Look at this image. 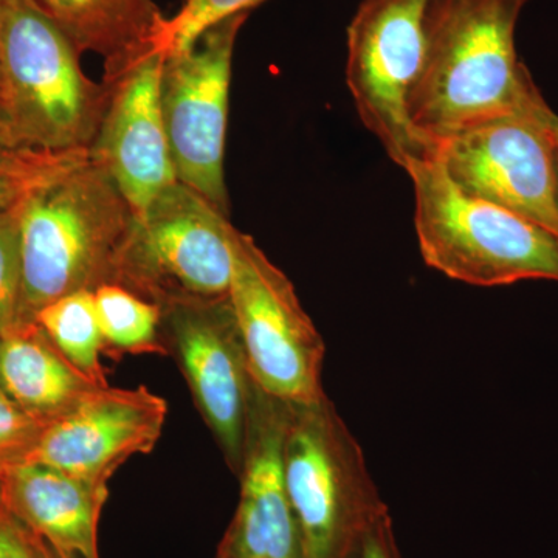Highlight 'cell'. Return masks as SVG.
<instances>
[{"label": "cell", "mask_w": 558, "mask_h": 558, "mask_svg": "<svg viewBox=\"0 0 558 558\" xmlns=\"http://www.w3.org/2000/svg\"><path fill=\"white\" fill-rule=\"evenodd\" d=\"M20 231L22 289L16 325L51 301L109 284L135 211L89 150L28 153L10 205Z\"/></svg>", "instance_id": "obj_1"}, {"label": "cell", "mask_w": 558, "mask_h": 558, "mask_svg": "<svg viewBox=\"0 0 558 558\" xmlns=\"http://www.w3.org/2000/svg\"><path fill=\"white\" fill-rule=\"evenodd\" d=\"M529 0H447L424 75L410 102L418 137L442 140L526 108L539 90L515 47Z\"/></svg>", "instance_id": "obj_2"}, {"label": "cell", "mask_w": 558, "mask_h": 558, "mask_svg": "<svg viewBox=\"0 0 558 558\" xmlns=\"http://www.w3.org/2000/svg\"><path fill=\"white\" fill-rule=\"evenodd\" d=\"M80 58L38 0L0 7V102L21 150H90L109 89L84 73Z\"/></svg>", "instance_id": "obj_3"}, {"label": "cell", "mask_w": 558, "mask_h": 558, "mask_svg": "<svg viewBox=\"0 0 558 558\" xmlns=\"http://www.w3.org/2000/svg\"><path fill=\"white\" fill-rule=\"evenodd\" d=\"M414 227L432 269L478 288L527 279L558 282V236L454 186L435 157L411 163Z\"/></svg>", "instance_id": "obj_4"}, {"label": "cell", "mask_w": 558, "mask_h": 558, "mask_svg": "<svg viewBox=\"0 0 558 558\" xmlns=\"http://www.w3.org/2000/svg\"><path fill=\"white\" fill-rule=\"evenodd\" d=\"M282 461L304 558H347L388 510L362 447L328 396L289 403Z\"/></svg>", "instance_id": "obj_5"}, {"label": "cell", "mask_w": 558, "mask_h": 558, "mask_svg": "<svg viewBox=\"0 0 558 558\" xmlns=\"http://www.w3.org/2000/svg\"><path fill=\"white\" fill-rule=\"evenodd\" d=\"M236 227L199 193L172 183L135 213L109 284L165 307L229 299Z\"/></svg>", "instance_id": "obj_6"}, {"label": "cell", "mask_w": 558, "mask_h": 558, "mask_svg": "<svg viewBox=\"0 0 558 558\" xmlns=\"http://www.w3.org/2000/svg\"><path fill=\"white\" fill-rule=\"evenodd\" d=\"M447 0H362L347 31V84L362 123L407 170L435 157L410 119Z\"/></svg>", "instance_id": "obj_7"}, {"label": "cell", "mask_w": 558, "mask_h": 558, "mask_svg": "<svg viewBox=\"0 0 558 558\" xmlns=\"http://www.w3.org/2000/svg\"><path fill=\"white\" fill-rule=\"evenodd\" d=\"M229 300L236 317L252 379L266 395L288 403L326 398V344L292 281L250 234L236 231Z\"/></svg>", "instance_id": "obj_8"}, {"label": "cell", "mask_w": 558, "mask_h": 558, "mask_svg": "<svg viewBox=\"0 0 558 558\" xmlns=\"http://www.w3.org/2000/svg\"><path fill=\"white\" fill-rule=\"evenodd\" d=\"M549 109L538 95L526 108L442 140L435 159L462 193L558 236V150L548 126Z\"/></svg>", "instance_id": "obj_9"}, {"label": "cell", "mask_w": 558, "mask_h": 558, "mask_svg": "<svg viewBox=\"0 0 558 558\" xmlns=\"http://www.w3.org/2000/svg\"><path fill=\"white\" fill-rule=\"evenodd\" d=\"M248 14L213 25L190 47L171 51L160 100L179 182L229 216L226 138L234 46Z\"/></svg>", "instance_id": "obj_10"}, {"label": "cell", "mask_w": 558, "mask_h": 558, "mask_svg": "<svg viewBox=\"0 0 558 558\" xmlns=\"http://www.w3.org/2000/svg\"><path fill=\"white\" fill-rule=\"evenodd\" d=\"M161 339L227 465L240 475L255 381L230 300L161 307Z\"/></svg>", "instance_id": "obj_11"}, {"label": "cell", "mask_w": 558, "mask_h": 558, "mask_svg": "<svg viewBox=\"0 0 558 558\" xmlns=\"http://www.w3.org/2000/svg\"><path fill=\"white\" fill-rule=\"evenodd\" d=\"M168 51L156 47L110 78L105 117L89 150L135 213L179 182L161 112L160 83Z\"/></svg>", "instance_id": "obj_12"}, {"label": "cell", "mask_w": 558, "mask_h": 558, "mask_svg": "<svg viewBox=\"0 0 558 558\" xmlns=\"http://www.w3.org/2000/svg\"><path fill=\"white\" fill-rule=\"evenodd\" d=\"M288 418L289 403L255 384L238 475L240 502L216 558H304L282 461Z\"/></svg>", "instance_id": "obj_13"}, {"label": "cell", "mask_w": 558, "mask_h": 558, "mask_svg": "<svg viewBox=\"0 0 558 558\" xmlns=\"http://www.w3.org/2000/svg\"><path fill=\"white\" fill-rule=\"evenodd\" d=\"M167 414L165 399L148 388L109 385L47 425L33 462L109 484L128 459L154 450Z\"/></svg>", "instance_id": "obj_14"}, {"label": "cell", "mask_w": 558, "mask_h": 558, "mask_svg": "<svg viewBox=\"0 0 558 558\" xmlns=\"http://www.w3.org/2000/svg\"><path fill=\"white\" fill-rule=\"evenodd\" d=\"M109 484L28 462L0 478L3 509L53 548L75 558H100L98 526Z\"/></svg>", "instance_id": "obj_15"}, {"label": "cell", "mask_w": 558, "mask_h": 558, "mask_svg": "<svg viewBox=\"0 0 558 558\" xmlns=\"http://www.w3.org/2000/svg\"><path fill=\"white\" fill-rule=\"evenodd\" d=\"M100 388L58 351L38 323L0 333V389L33 417L50 424Z\"/></svg>", "instance_id": "obj_16"}, {"label": "cell", "mask_w": 558, "mask_h": 558, "mask_svg": "<svg viewBox=\"0 0 558 558\" xmlns=\"http://www.w3.org/2000/svg\"><path fill=\"white\" fill-rule=\"evenodd\" d=\"M80 53H95L110 78L160 47L167 16L154 0H38ZM161 49V47H160Z\"/></svg>", "instance_id": "obj_17"}, {"label": "cell", "mask_w": 558, "mask_h": 558, "mask_svg": "<svg viewBox=\"0 0 558 558\" xmlns=\"http://www.w3.org/2000/svg\"><path fill=\"white\" fill-rule=\"evenodd\" d=\"M35 322L58 351L92 381L108 387L100 319L94 290H78L51 301L36 315Z\"/></svg>", "instance_id": "obj_18"}, {"label": "cell", "mask_w": 558, "mask_h": 558, "mask_svg": "<svg viewBox=\"0 0 558 558\" xmlns=\"http://www.w3.org/2000/svg\"><path fill=\"white\" fill-rule=\"evenodd\" d=\"M94 295L105 355L116 360L124 355H167L160 306L117 284H102Z\"/></svg>", "instance_id": "obj_19"}, {"label": "cell", "mask_w": 558, "mask_h": 558, "mask_svg": "<svg viewBox=\"0 0 558 558\" xmlns=\"http://www.w3.org/2000/svg\"><path fill=\"white\" fill-rule=\"evenodd\" d=\"M264 2L267 0H183L178 13L165 21L160 47L168 53L186 49L213 25L238 14H250Z\"/></svg>", "instance_id": "obj_20"}, {"label": "cell", "mask_w": 558, "mask_h": 558, "mask_svg": "<svg viewBox=\"0 0 558 558\" xmlns=\"http://www.w3.org/2000/svg\"><path fill=\"white\" fill-rule=\"evenodd\" d=\"M47 425L22 410L0 389V478L33 462Z\"/></svg>", "instance_id": "obj_21"}, {"label": "cell", "mask_w": 558, "mask_h": 558, "mask_svg": "<svg viewBox=\"0 0 558 558\" xmlns=\"http://www.w3.org/2000/svg\"><path fill=\"white\" fill-rule=\"evenodd\" d=\"M22 266L20 231L9 208L0 209V333L20 315Z\"/></svg>", "instance_id": "obj_22"}, {"label": "cell", "mask_w": 558, "mask_h": 558, "mask_svg": "<svg viewBox=\"0 0 558 558\" xmlns=\"http://www.w3.org/2000/svg\"><path fill=\"white\" fill-rule=\"evenodd\" d=\"M347 558H403L389 510L363 531Z\"/></svg>", "instance_id": "obj_23"}, {"label": "cell", "mask_w": 558, "mask_h": 558, "mask_svg": "<svg viewBox=\"0 0 558 558\" xmlns=\"http://www.w3.org/2000/svg\"><path fill=\"white\" fill-rule=\"evenodd\" d=\"M0 558H44L38 535L3 508L0 510Z\"/></svg>", "instance_id": "obj_24"}, {"label": "cell", "mask_w": 558, "mask_h": 558, "mask_svg": "<svg viewBox=\"0 0 558 558\" xmlns=\"http://www.w3.org/2000/svg\"><path fill=\"white\" fill-rule=\"evenodd\" d=\"M27 154L25 153L13 167L0 168V209L10 208L14 197H16L17 186H20L21 167Z\"/></svg>", "instance_id": "obj_25"}, {"label": "cell", "mask_w": 558, "mask_h": 558, "mask_svg": "<svg viewBox=\"0 0 558 558\" xmlns=\"http://www.w3.org/2000/svg\"><path fill=\"white\" fill-rule=\"evenodd\" d=\"M28 150H21L14 143L5 116L0 110V168L13 167Z\"/></svg>", "instance_id": "obj_26"}, {"label": "cell", "mask_w": 558, "mask_h": 558, "mask_svg": "<svg viewBox=\"0 0 558 558\" xmlns=\"http://www.w3.org/2000/svg\"><path fill=\"white\" fill-rule=\"evenodd\" d=\"M39 537V535H38ZM40 548H43L44 558H75L69 556V554L62 553V550L53 548V546L49 545L46 539L40 538Z\"/></svg>", "instance_id": "obj_27"}, {"label": "cell", "mask_w": 558, "mask_h": 558, "mask_svg": "<svg viewBox=\"0 0 558 558\" xmlns=\"http://www.w3.org/2000/svg\"><path fill=\"white\" fill-rule=\"evenodd\" d=\"M548 126L550 130V134H553L554 142H556L558 150V116L556 112H554L553 109H549L548 112Z\"/></svg>", "instance_id": "obj_28"}, {"label": "cell", "mask_w": 558, "mask_h": 558, "mask_svg": "<svg viewBox=\"0 0 558 558\" xmlns=\"http://www.w3.org/2000/svg\"><path fill=\"white\" fill-rule=\"evenodd\" d=\"M5 2H7V0H0V7H2L3 3H5Z\"/></svg>", "instance_id": "obj_29"}, {"label": "cell", "mask_w": 558, "mask_h": 558, "mask_svg": "<svg viewBox=\"0 0 558 558\" xmlns=\"http://www.w3.org/2000/svg\"><path fill=\"white\" fill-rule=\"evenodd\" d=\"M0 110H2V102H0ZM3 112V110H2ZM3 116H5V113H3Z\"/></svg>", "instance_id": "obj_30"}, {"label": "cell", "mask_w": 558, "mask_h": 558, "mask_svg": "<svg viewBox=\"0 0 558 558\" xmlns=\"http://www.w3.org/2000/svg\"><path fill=\"white\" fill-rule=\"evenodd\" d=\"M3 506H2V501H0V510H2Z\"/></svg>", "instance_id": "obj_31"}]
</instances>
